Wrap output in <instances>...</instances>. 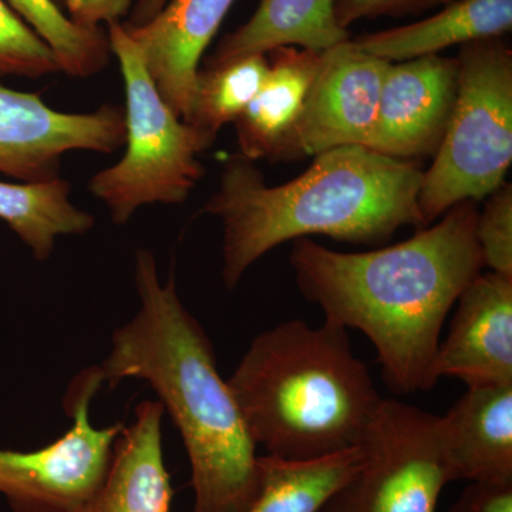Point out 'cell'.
<instances>
[{
  "mask_svg": "<svg viewBox=\"0 0 512 512\" xmlns=\"http://www.w3.org/2000/svg\"><path fill=\"white\" fill-rule=\"evenodd\" d=\"M478 208L464 201L439 222L392 247L339 252L311 238L293 241L289 264L303 298L325 319L360 330L375 346L383 379L397 394L439 382L441 330L458 296L483 271Z\"/></svg>",
  "mask_w": 512,
  "mask_h": 512,
  "instance_id": "1",
  "label": "cell"
},
{
  "mask_svg": "<svg viewBox=\"0 0 512 512\" xmlns=\"http://www.w3.org/2000/svg\"><path fill=\"white\" fill-rule=\"evenodd\" d=\"M136 288L140 309L114 330L101 379L110 389L144 380L160 397L190 460L192 512H247L261 487L258 446L218 372L214 346L181 302L174 275L161 284L147 249L136 252Z\"/></svg>",
  "mask_w": 512,
  "mask_h": 512,
  "instance_id": "2",
  "label": "cell"
},
{
  "mask_svg": "<svg viewBox=\"0 0 512 512\" xmlns=\"http://www.w3.org/2000/svg\"><path fill=\"white\" fill-rule=\"evenodd\" d=\"M305 173L271 187L254 161L229 157L204 210L222 224V281L232 291L249 268L284 242L325 235L380 245L406 225L424 228L419 161L365 146L332 148Z\"/></svg>",
  "mask_w": 512,
  "mask_h": 512,
  "instance_id": "3",
  "label": "cell"
},
{
  "mask_svg": "<svg viewBox=\"0 0 512 512\" xmlns=\"http://www.w3.org/2000/svg\"><path fill=\"white\" fill-rule=\"evenodd\" d=\"M266 456L315 460L359 446L382 402L348 329L285 320L259 333L227 380Z\"/></svg>",
  "mask_w": 512,
  "mask_h": 512,
  "instance_id": "4",
  "label": "cell"
},
{
  "mask_svg": "<svg viewBox=\"0 0 512 512\" xmlns=\"http://www.w3.org/2000/svg\"><path fill=\"white\" fill-rule=\"evenodd\" d=\"M450 121L419 192L423 227L454 205L483 201L512 163V50L503 37L460 46Z\"/></svg>",
  "mask_w": 512,
  "mask_h": 512,
  "instance_id": "5",
  "label": "cell"
},
{
  "mask_svg": "<svg viewBox=\"0 0 512 512\" xmlns=\"http://www.w3.org/2000/svg\"><path fill=\"white\" fill-rule=\"evenodd\" d=\"M126 92V153L90 180V192L106 205L111 221L124 225L144 205H180L205 167L200 154L215 140L185 123L158 92L137 43L123 22L107 29Z\"/></svg>",
  "mask_w": 512,
  "mask_h": 512,
  "instance_id": "6",
  "label": "cell"
},
{
  "mask_svg": "<svg viewBox=\"0 0 512 512\" xmlns=\"http://www.w3.org/2000/svg\"><path fill=\"white\" fill-rule=\"evenodd\" d=\"M359 470L319 512H436L454 474L439 416L383 399L359 444Z\"/></svg>",
  "mask_w": 512,
  "mask_h": 512,
  "instance_id": "7",
  "label": "cell"
},
{
  "mask_svg": "<svg viewBox=\"0 0 512 512\" xmlns=\"http://www.w3.org/2000/svg\"><path fill=\"white\" fill-rule=\"evenodd\" d=\"M103 384L99 366L76 376L64 397L73 424L53 443L30 451L0 448V494L13 512H73L99 487L124 427L99 429L90 420Z\"/></svg>",
  "mask_w": 512,
  "mask_h": 512,
  "instance_id": "8",
  "label": "cell"
},
{
  "mask_svg": "<svg viewBox=\"0 0 512 512\" xmlns=\"http://www.w3.org/2000/svg\"><path fill=\"white\" fill-rule=\"evenodd\" d=\"M126 143L123 107L103 104L90 113H64L39 93L0 84V173L40 183L60 177V160L70 151L109 154Z\"/></svg>",
  "mask_w": 512,
  "mask_h": 512,
  "instance_id": "9",
  "label": "cell"
},
{
  "mask_svg": "<svg viewBox=\"0 0 512 512\" xmlns=\"http://www.w3.org/2000/svg\"><path fill=\"white\" fill-rule=\"evenodd\" d=\"M389 66L390 62L369 55L352 39L322 52L301 117L278 161L315 157L332 148L365 146Z\"/></svg>",
  "mask_w": 512,
  "mask_h": 512,
  "instance_id": "10",
  "label": "cell"
},
{
  "mask_svg": "<svg viewBox=\"0 0 512 512\" xmlns=\"http://www.w3.org/2000/svg\"><path fill=\"white\" fill-rule=\"evenodd\" d=\"M457 96L456 57L390 63L365 147L399 160L436 156Z\"/></svg>",
  "mask_w": 512,
  "mask_h": 512,
  "instance_id": "11",
  "label": "cell"
},
{
  "mask_svg": "<svg viewBox=\"0 0 512 512\" xmlns=\"http://www.w3.org/2000/svg\"><path fill=\"white\" fill-rule=\"evenodd\" d=\"M454 306L436 376L454 377L467 389L512 384V276L481 272Z\"/></svg>",
  "mask_w": 512,
  "mask_h": 512,
  "instance_id": "12",
  "label": "cell"
},
{
  "mask_svg": "<svg viewBox=\"0 0 512 512\" xmlns=\"http://www.w3.org/2000/svg\"><path fill=\"white\" fill-rule=\"evenodd\" d=\"M235 0H170L146 25L128 33L158 92L181 119L190 113L195 76L205 49Z\"/></svg>",
  "mask_w": 512,
  "mask_h": 512,
  "instance_id": "13",
  "label": "cell"
},
{
  "mask_svg": "<svg viewBox=\"0 0 512 512\" xmlns=\"http://www.w3.org/2000/svg\"><path fill=\"white\" fill-rule=\"evenodd\" d=\"M164 407L143 400L114 441L99 487L73 512H171L174 490L163 450Z\"/></svg>",
  "mask_w": 512,
  "mask_h": 512,
  "instance_id": "14",
  "label": "cell"
},
{
  "mask_svg": "<svg viewBox=\"0 0 512 512\" xmlns=\"http://www.w3.org/2000/svg\"><path fill=\"white\" fill-rule=\"evenodd\" d=\"M439 423L454 480L512 483V384L470 387Z\"/></svg>",
  "mask_w": 512,
  "mask_h": 512,
  "instance_id": "15",
  "label": "cell"
},
{
  "mask_svg": "<svg viewBox=\"0 0 512 512\" xmlns=\"http://www.w3.org/2000/svg\"><path fill=\"white\" fill-rule=\"evenodd\" d=\"M266 56L269 66L264 83L234 123L239 154L251 161H278L301 117L322 52L288 46Z\"/></svg>",
  "mask_w": 512,
  "mask_h": 512,
  "instance_id": "16",
  "label": "cell"
},
{
  "mask_svg": "<svg viewBox=\"0 0 512 512\" xmlns=\"http://www.w3.org/2000/svg\"><path fill=\"white\" fill-rule=\"evenodd\" d=\"M512 29V0H453L436 15L353 40L369 55L397 63L440 55L451 46L497 39Z\"/></svg>",
  "mask_w": 512,
  "mask_h": 512,
  "instance_id": "17",
  "label": "cell"
},
{
  "mask_svg": "<svg viewBox=\"0 0 512 512\" xmlns=\"http://www.w3.org/2000/svg\"><path fill=\"white\" fill-rule=\"evenodd\" d=\"M349 39L336 19L335 0H261L248 22L221 40L207 66L268 55L278 47L325 52Z\"/></svg>",
  "mask_w": 512,
  "mask_h": 512,
  "instance_id": "18",
  "label": "cell"
},
{
  "mask_svg": "<svg viewBox=\"0 0 512 512\" xmlns=\"http://www.w3.org/2000/svg\"><path fill=\"white\" fill-rule=\"evenodd\" d=\"M72 185L63 178L40 183L0 181V220L18 235L39 262L50 259L56 239L93 228L90 212L70 201Z\"/></svg>",
  "mask_w": 512,
  "mask_h": 512,
  "instance_id": "19",
  "label": "cell"
},
{
  "mask_svg": "<svg viewBox=\"0 0 512 512\" xmlns=\"http://www.w3.org/2000/svg\"><path fill=\"white\" fill-rule=\"evenodd\" d=\"M362 460L360 446L315 460L259 456L261 487L247 512H319Z\"/></svg>",
  "mask_w": 512,
  "mask_h": 512,
  "instance_id": "20",
  "label": "cell"
},
{
  "mask_svg": "<svg viewBox=\"0 0 512 512\" xmlns=\"http://www.w3.org/2000/svg\"><path fill=\"white\" fill-rule=\"evenodd\" d=\"M268 66V56L252 55L198 70L185 123L215 140L222 127L235 123L247 109L264 83Z\"/></svg>",
  "mask_w": 512,
  "mask_h": 512,
  "instance_id": "21",
  "label": "cell"
},
{
  "mask_svg": "<svg viewBox=\"0 0 512 512\" xmlns=\"http://www.w3.org/2000/svg\"><path fill=\"white\" fill-rule=\"evenodd\" d=\"M10 8L50 46L60 72L74 79H89L110 62L106 30L74 23L55 0H6Z\"/></svg>",
  "mask_w": 512,
  "mask_h": 512,
  "instance_id": "22",
  "label": "cell"
},
{
  "mask_svg": "<svg viewBox=\"0 0 512 512\" xmlns=\"http://www.w3.org/2000/svg\"><path fill=\"white\" fill-rule=\"evenodd\" d=\"M60 72L57 57L6 0H0V79L36 80Z\"/></svg>",
  "mask_w": 512,
  "mask_h": 512,
  "instance_id": "23",
  "label": "cell"
},
{
  "mask_svg": "<svg viewBox=\"0 0 512 512\" xmlns=\"http://www.w3.org/2000/svg\"><path fill=\"white\" fill-rule=\"evenodd\" d=\"M478 249L491 272L512 276V184L505 183L485 198L476 224Z\"/></svg>",
  "mask_w": 512,
  "mask_h": 512,
  "instance_id": "24",
  "label": "cell"
},
{
  "mask_svg": "<svg viewBox=\"0 0 512 512\" xmlns=\"http://www.w3.org/2000/svg\"><path fill=\"white\" fill-rule=\"evenodd\" d=\"M450 2L453 0H335V15L339 25L349 30L353 23L362 19L420 15Z\"/></svg>",
  "mask_w": 512,
  "mask_h": 512,
  "instance_id": "25",
  "label": "cell"
},
{
  "mask_svg": "<svg viewBox=\"0 0 512 512\" xmlns=\"http://www.w3.org/2000/svg\"><path fill=\"white\" fill-rule=\"evenodd\" d=\"M450 512H512V483L473 481L464 488Z\"/></svg>",
  "mask_w": 512,
  "mask_h": 512,
  "instance_id": "26",
  "label": "cell"
},
{
  "mask_svg": "<svg viewBox=\"0 0 512 512\" xmlns=\"http://www.w3.org/2000/svg\"><path fill=\"white\" fill-rule=\"evenodd\" d=\"M136 0H66L67 16L86 28H99L101 23L121 22L133 9Z\"/></svg>",
  "mask_w": 512,
  "mask_h": 512,
  "instance_id": "27",
  "label": "cell"
},
{
  "mask_svg": "<svg viewBox=\"0 0 512 512\" xmlns=\"http://www.w3.org/2000/svg\"><path fill=\"white\" fill-rule=\"evenodd\" d=\"M168 2L170 0H136L126 25L131 26V28L146 25L163 10Z\"/></svg>",
  "mask_w": 512,
  "mask_h": 512,
  "instance_id": "28",
  "label": "cell"
},
{
  "mask_svg": "<svg viewBox=\"0 0 512 512\" xmlns=\"http://www.w3.org/2000/svg\"><path fill=\"white\" fill-rule=\"evenodd\" d=\"M55 2L60 6V8H63L64 2H66V0H55Z\"/></svg>",
  "mask_w": 512,
  "mask_h": 512,
  "instance_id": "29",
  "label": "cell"
}]
</instances>
